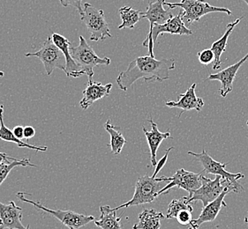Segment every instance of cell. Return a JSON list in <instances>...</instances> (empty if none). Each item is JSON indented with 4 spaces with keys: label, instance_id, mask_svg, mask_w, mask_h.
<instances>
[{
    "label": "cell",
    "instance_id": "cell-31",
    "mask_svg": "<svg viewBox=\"0 0 248 229\" xmlns=\"http://www.w3.org/2000/svg\"><path fill=\"white\" fill-rule=\"evenodd\" d=\"M173 149V147H170L169 149L166 151V153H165V155H164V157L162 158V159L159 160L158 162H157V165H156V167H155V170L154 174H153V177H157V174H158L159 172L161 171V170L164 168V165L166 164V161H167V159H168V156H169V153L171 151V150Z\"/></svg>",
    "mask_w": 248,
    "mask_h": 229
},
{
    "label": "cell",
    "instance_id": "cell-32",
    "mask_svg": "<svg viewBox=\"0 0 248 229\" xmlns=\"http://www.w3.org/2000/svg\"><path fill=\"white\" fill-rule=\"evenodd\" d=\"M13 132L15 135V137L18 138L19 140H22L24 139V126H21V125L15 126L13 129Z\"/></svg>",
    "mask_w": 248,
    "mask_h": 229
},
{
    "label": "cell",
    "instance_id": "cell-25",
    "mask_svg": "<svg viewBox=\"0 0 248 229\" xmlns=\"http://www.w3.org/2000/svg\"><path fill=\"white\" fill-rule=\"evenodd\" d=\"M36 167L35 164L30 162V159H9L4 158L0 155V186L3 182L6 179L11 171L16 167Z\"/></svg>",
    "mask_w": 248,
    "mask_h": 229
},
{
    "label": "cell",
    "instance_id": "cell-28",
    "mask_svg": "<svg viewBox=\"0 0 248 229\" xmlns=\"http://www.w3.org/2000/svg\"><path fill=\"white\" fill-rule=\"evenodd\" d=\"M197 57H198L199 62L204 65H209L215 60V54L211 49H204L199 51Z\"/></svg>",
    "mask_w": 248,
    "mask_h": 229
},
{
    "label": "cell",
    "instance_id": "cell-24",
    "mask_svg": "<svg viewBox=\"0 0 248 229\" xmlns=\"http://www.w3.org/2000/svg\"><path fill=\"white\" fill-rule=\"evenodd\" d=\"M105 129L110 136V142L108 146L110 147L111 153L114 155H120L126 143L124 136L120 132V128L116 127L111 124L110 120H108L105 124Z\"/></svg>",
    "mask_w": 248,
    "mask_h": 229
},
{
    "label": "cell",
    "instance_id": "cell-6",
    "mask_svg": "<svg viewBox=\"0 0 248 229\" xmlns=\"http://www.w3.org/2000/svg\"><path fill=\"white\" fill-rule=\"evenodd\" d=\"M80 20L90 33V41L103 42L112 37L104 11L95 8L90 3L83 5V14L80 16Z\"/></svg>",
    "mask_w": 248,
    "mask_h": 229
},
{
    "label": "cell",
    "instance_id": "cell-27",
    "mask_svg": "<svg viewBox=\"0 0 248 229\" xmlns=\"http://www.w3.org/2000/svg\"><path fill=\"white\" fill-rule=\"evenodd\" d=\"M191 210L193 211V206L188 203L187 197H182L179 200H173L169 204L168 213L166 215V219H175L180 211Z\"/></svg>",
    "mask_w": 248,
    "mask_h": 229
},
{
    "label": "cell",
    "instance_id": "cell-21",
    "mask_svg": "<svg viewBox=\"0 0 248 229\" xmlns=\"http://www.w3.org/2000/svg\"><path fill=\"white\" fill-rule=\"evenodd\" d=\"M101 216L94 219V224L101 229H122L121 217L117 216V211L109 205L100 207Z\"/></svg>",
    "mask_w": 248,
    "mask_h": 229
},
{
    "label": "cell",
    "instance_id": "cell-35",
    "mask_svg": "<svg viewBox=\"0 0 248 229\" xmlns=\"http://www.w3.org/2000/svg\"><path fill=\"white\" fill-rule=\"evenodd\" d=\"M245 222H246L247 224H248V215H247V216H246V218H245Z\"/></svg>",
    "mask_w": 248,
    "mask_h": 229
},
{
    "label": "cell",
    "instance_id": "cell-8",
    "mask_svg": "<svg viewBox=\"0 0 248 229\" xmlns=\"http://www.w3.org/2000/svg\"><path fill=\"white\" fill-rule=\"evenodd\" d=\"M165 0H153L149 2L146 12H141V19L149 21V32L147 38L143 41L142 46L149 47V56L155 57L154 43L152 39V31L155 25H162L171 19L173 14L169 10H165L164 3Z\"/></svg>",
    "mask_w": 248,
    "mask_h": 229
},
{
    "label": "cell",
    "instance_id": "cell-19",
    "mask_svg": "<svg viewBox=\"0 0 248 229\" xmlns=\"http://www.w3.org/2000/svg\"><path fill=\"white\" fill-rule=\"evenodd\" d=\"M149 122L151 125V130L149 131L144 126L142 127V130H143L144 134L147 138V141H148V144H149L151 165L153 167H156V165H157L156 154H157L158 147L164 140H167V139L170 138L171 134H170V131L161 132L159 130L158 126L152 119V116L149 118Z\"/></svg>",
    "mask_w": 248,
    "mask_h": 229
},
{
    "label": "cell",
    "instance_id": "cell-37",
    "mask_svg": "<svg viewBox=\"0 0 248 229\" xmlns=\"http://www.w3.org/2000/svg\"><path fill=\"white\" fill-rule=\"evenodd\" d=\"M242 1H244V2L248 5V0H242Z\"/></svg>",
    "mask_w": 248,
    "mask_h": 229
},
{
    "label": "cell",
    "instance_id": "cell-4",
    "mask_svg": "<svg viewBox=\"0 0 248 229\" xmlns=\"http://www.w3.org/2000/svg\"><path fill=\"white\" fill-rule=\"evenodd\" d=\"M79 43L77 47H71V54L81 71L92 80L94 76V68L97 65H109L111 60L109 57H100L96 55L82 35H79Z\"/></svg>",
    "mask_w": 248,
    "mask_h": 229
},
{
    "label": "cell",
    "instance_id": "cell-13",
    "mask_svg": "<svg viewBox=\"0 0 248 229\" xmlns=\"http://www.w3.org/2000/svg\"><path fill=\"white\" fill-rule=\"evenodd\" d=\"M248 59V52L247 55L243 57V58L239 60L236 64L229 66L227 68L220 71L215 74H210L209 78L206 80H218L221 82V88L219 89L218 94L222 97H226L229 93H231L233 89V82L235 77L238 73V71L241 67V65Z\"/></svg>",
    "mask_w": 248,
    "mask_h": 229
},
{
    "label": "cell",
    "instance_id": "cell-11",
    "mask_svg": "<svg viewBox=\"0 0 248 229\" xmlns=\"http://www.w3.org/2000/svg\"><path fill=\"white\" fill-rule=\"evenodd\" d=\"M165 180L169 183L159 191L158 196L167 194L173 188H179L188 192L187 198L189 199L194 191L197 190L202 185V174H196L180 169L172 176L165 177Z\"/></svg>",
    "mask_w": 248,
    "mask_h": 229
},
{
    "label": "cell",
    "instance_id": "cell-15",
    "mask_svg": "<svg viewBox=\"0 0 248 229\" xmlns=\"http://www.w3.org/2000/svg\"><path fill=\"white\" fill-rule=\"evenodd\" d=\"M232 192L229 189H224L223 193L219 196L217 200H214L208 205L203 206L198 219H194L192 224L189 226L188 229H198L202 225L206 222H212L217 219L222 207H226L227 204L224 202L226 195Z\"/></svg>",
    "mask_w": 248,
    "mask_h": 229
},
{
    "label": "cell",
    "instance_id": "cell-9",
    "mask_svg": "<svg viewBox=\"0 0 248 229\" xmlns=\"http://www.w3.org/2000/svg\"><path fill=\"white\" fill-rule=\"evenodd\" d=\"M226 189L234 192L232 185L225 180H223L220 175H217L215 180H211L202 174V185L189 198L188 203L191 204L195 201H202L203 206H206L214 200H217L223 193V190Z\"/></svg>",
    "mask_w": 248,
    "mask_h": 229
},
{
    "label": "cell",
    "instance_id": "cell-33",
    "mask_svg": "<svg viewBox=\"0 0 248 229\" xmlns=\"http://www.w3.org/2000/svg\"><path fill=\"white\" fill-rule=\"evenodd\" d=\"M35 135V129L32 126H24V139L30 140L34 138Z\"/></svg>",
    "mask_w": 248,
    "mask_h": 229
},
{
    "label": "cell",
    "instance_id": "cell-10",
    "mask_svg": "<svg viewBox=\"0 0 248 229\" xmlns=\"http://www.w3.org/2000/svg\"><path fill=\"white\" fill-rule=\"evenodd\" d=\"M25 57H35L45 65L47 75L52 74L55 69L65 70V57L58 46L55 45L51 36L44 42L42 48L34 53H27Z\"/></svg>",
    "mask_w": 248,
    "mask_h": 229
},
{
    "label": "cell",
    "instance_id": "cell-20",
    "mask_svg": "<svg viewBox=\"0 0 248 229\" xmlns=\"http://www.w3.org/2000/svg\"><path fill=\"white\" fill-rule=\"evenodd\" d=\"M243 19V17H240L237 20L229 23L226 27V30L222 35V37L219 40L216 41L213 43V44L211 46V50H213L214 54H215V60H214L213 70H218L221 67V57L223 55V52L226 50L227 47V43H228L229 36L232 34V32L233 31L235 27L238 25V23Z\"/></svg>",
    "mask_w": 248,
    "mask_h": 229
},
{
    "label": "cell",
    "instance_id": "cell-12",
    "mask_svg": "<svg viewBox=\"0 0 248 229\" xmlns=\"http://www.w3.org/2000/svg\"><path fill=\"white\" fill-rule=\"evenodd\" d=\"M22 208L11 201L9 204L0 203V229H30L23 226Z\"/></svg>",
    "mask_w": 248,
    "mask_h": 229
},
{
    "label": "cell",
    "instance_id": "cell-2",
    "mask_svg": "<svg viewBox=\"0 0 248 229\" xmlns=\"http://www.w3.org/2000/svg\"><path fill=\"white\" fill-rule=\"evenodd\" d=\"M165 182H167L165 176L155 178L149 175L140 176L135 184V190L132 200L116 207L114 210L119 211L129 206L151 204L156 198H158L159 191L164 188Z\"/></svg>",
    "mask_w": 248,
    "mask_h": 229
},
{
    "label": "cell",
    "instance_id": "cell-30",
    "mask_svg": "<svg viewBox=\"0 0 248 229\" xmlns=\"http://www.w3.org/2000/svg\"><path fill=\"white\" fill-rule=\"evenodd\" d=\"M60 4L64 7L67 6H73L75 7L76 11L79 13L81 16L83 14V5H82V0H60Z\"/></svg>",
    "mask_w": 248,
    "mask_h": 229
},
{
    "label": "cell",
    "instance_id": "cell-14",
    "mask_svg": "<svg viewBox=\"0 0 248 229\" xmlns=\"http://www.w3.org/2000/svg\"><path fill=\"white\" fill-rule=\"evenodd\" d=\"M196 85H197L196 83H194L189 87L188 89L186 90V93L180 94L178 96L179 100L177 101L170 100V101L165 102V105L169 108H177V109L181 110L179 117H180L186 111L196 110L197 112H201L203 109V99L197 97L195 95Z\"/></svg>",
    "mask_w": 248,
    "mask_h": 229
},
{
    "label": "cell",
    "instance_id": "cell-23",
    "mask_svg": "<svg viewBox=\"0 0 248 229\" xmlns=\"http://www.w3.org/2000/svg\"><path fill=\"white\" fill-rule=\"evenodd\" d=\"M164 215L155 209H145L139 215L138 223L134 225L133 229H160L161 220Z\"/></svg>",
    "mask_w": 248,
    "mask_h": 229
},
{
    "label": "cell",
    "instance_id": "cell-26",
    "mask_svg": "<svg viewBox=\"0 0 248 229\" xmlns=\"http://www.w3.org/2000/svg\"><path fill=\"white\" fill-rule=\"evenodd\" d=\"M119 13L122 20L121 25L119 26V29H134L135 25L141 20V12L134 10L131 6L125 5L121 7Z\"/></svg>",
    "mask_w": 248,
    "mask_h": 229
},
{
    "label": "cell",
    "instance_id": "cell-7",
    "mask_svg": "<svg viewBox=\"0 0 248 229\" xmlns=\"http://www.w3.org/2000/svg\"><path fill=\"white\" fill-rule=\"evenodd\" d=\"M188 155L194 156L197 160L201 162V164L202 165V167H203L205 173L215 174V175H220L223 178V180H225L226 182L230 183L231 185H232L235 193H239V192L243 191V186L239 185L238 183V180L242 179L245 177L243 174H241V173H237V174L229 173L228 171H226V167L228 164L216 161L206 152L205 149L202 150V152L200 153V154L194 153V152H188Z\"/></svg>",
    "mask_w": 248,
    "mask_h": 229
},
{
    "label": "cell",
    "instance_id": "cell-5",
    "mask_svg": "<svg viewBox=\"0 0 248 229\" xmlns=\"http://www.w3.org/2000/svg\"><path fill=\"white\" fill-rule=\"evenodd\" d=\"M26 192H19L17 194L18 200L24 203L32 204L34 207L44 213L52 215L56 219H59L62 224L69 229H79L86 225L89 224L91 221H94V217L92 215H80L73 211H64V210L50 209L45 206L44 204L34 200H29L25 198Z\"/></svg>",
    "mask_w": 248,
    "mask_h": 229
},
{
    "label": "cell",
    "instance_id": "cell-22",
    "mask_svg": "<svg viewBox=\"0 0 248 229\" xmlns=\"http://www.w3.org/2000/svg\"><path fill=\"white\" fill-rule=\"evenodd\" d=\"M3 113H4V107L0 106V140H4L6 142L15 143L19 147H26V148H29V149L35 150L37 152L47 151V149H48L47 146H43V145L36 146V145H33V144H28L26 142H23L22 140H19L18 138H16L15 135L14 134V132H13V130H11L5 125Z\"/></svg>",
    "mask_w": 248,
    "mask_h": 229
},
{
    "label": "cell",
    "instance_id": "cell-3",
    "mask_svg": "<svg viewBox=\"0 0 248 229\" xmlns=\"http://www.w3.org/2000/svg\"><path fill=\"white\" fill-rule=\"evenodd\" d=\"M164 5L168 6L170 9L181 8L183 10L182 18L184 22L187 25H191L195 21H200L201 18L210 13H223L228 15L232 14L228 8L209 5L206 0H180L177 3L164 1Z\"/></svg>",
    "mask_w": 248,
    "mask_h": 229
},
{
    "label": "cell",
    "instance_id": "cell-29",
    "mask_svg": "<svg viewBox=\"0 0 248 229\" xmlns=\"http://www.w3.org/2000/svg\"><path fill=\"white\" fill-rule=\"evenodd\" d=\"M193 211L191 210H183L178 213V215L176 216L175 219L178 220L179 224L183 225V226H190L193 222V216H192Z\"/></svg>",
    "mask_w": 248,
    "mask_h": 229
},
{
    "label": "cell",
    "instance_id": "cell-36",
    "mask_svg": "<svg viewBox=\"0 0 248 229\" xmlns=\"http://www.w3.org/2000/svg\"><path fill=\"white\" fill-rule=\"evenodd\" d=\"M4 76H5V73H4V72L0 71V78H1V77H4Z\"/></svg>",
    "mask_w": 248,
    "mask_h": 229
},
{
    "label": "cell",
    "instance_id": "cell-16",
    "mask_svg": "<svg viewBox=\"0 0 248 229\" xmlns=\"http://www.w3.org/2000/svg\"><path fill=\"white\" fill-rule=\"evenodd\" d=\"M51 39L53 41L55 45L60 48L65 57V73L69 78H79L80 76L84 75L83 72L80 69L78 64L75 62L71 54V43L69 40L66 39L63 35L53 33Z\"/></svg>",
    "mask_w": 248,
    "mask_h": 229
},
{
    "label": "cell",
    "instance_id": "cell-18",
    "mask_svg": "<svg viewBox=\"0 0 248 229\" xmlns=\"http://www.w3.org/2000/svg\"><path fill=\"white\" fill-rule=\"evenodd\" d=\"M111 88V83L103 85L100 82L89 80L88 85L82 92V99L79 101V106L82 110L89 109L95 101L108 96L110 94Z\"/></svg>",
    "mask_w": 248,
    "mask_h": 229
},
{
    "label": "cell",
    "instance_id": "cell-1",
    "mask_svg": "<svg viewBox=\"0 0 248 229\" xmlns=\"http://www.w3.org/2000/svg\"><path fill=\"white\" fill-rule=\"evenodd\" d=\"M175 65L173 58L157 60L150 56L138 57L130 63L126 70L119 73L117 84L119 89L127 91L138 80L163 82L169 80L170 72L175 69Z\"/></svg>",
    "mask_w": 248,
    "mask_h": 229
},
{
    "label": "cell",
    "instance_id": "cell-38",
    "mask_svg": "<svg viewBox=\"0 0 248 229\" xmlns=\"http://www.w3.org/2000/svg\"><path fill=\"white\" fill-rule=\"evenodd\" d=\"M247 125H248V122H247Z\"/></svg>",
    "mask_w": 248,
    "mask_h": 229
},
{
    "label": "cell",
    "instance_id": "cell-34",
    "mask_svg": "<svg viewBox=\"0 0 248 229\" xmlns=\"http://www.w3.org/2000/svg\"><path fill=\"white\" fill-rule=\"evenodd\" d=\"M0 155H1V156H3L4 158H6V159H14V160H15V159H15V158H13V157H11V156H8V155L5 154V153H1V152H0Z\"/></svg>",
    "mask_w": 248,
    "mask_h": 229
},
{
    "label": "cell",
    "instance_id": "cell-17",
    "mask_svg": "<svg viewBox=\"0 0 248 229\" xmlns=\"http://www.w3.org/2000/svg\"><path fill=\"white\" fill-rule=\"evenodd\" d=\"M164 33H168L170 35H190L193 34V31L188 29L182 18V11L179 14L173 16L171 19L167 20L162 25H155L152 31V39L153 43H155L158 36Z\"/></svg>",
    "mask_w": 248,
    "mask_h": 229
}]
</instances>
